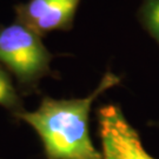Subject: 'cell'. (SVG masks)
Segmentation results:
<instances>
[{
	"label": "cell",
	"instance_id": "cell-2",
	"mask_svg": "<svg viewBox=\"0 0 159 159\" xmlns=\"http://www.w3.org/2000/svg\"><path fill=\"white\" fill-rule=\"evenodd\" d=\"M53 57L39 34L24 24L0 26V65L16 77L23 93L37 92L45 77H57L51 68Z\"/></svg>",
	"mask_w": 159,
	"mask_h": 159
},
{
	"label": "cell",
	"instance_id": "cell-7",
	"mask_svg": "<svg viewBox=\"0 0 159 159\" xmlns=\"http://www.w3.org/2000/svg\"><path fill=\"white\" fill-rule=\"evenodd\" d=\"M157 125H159V123H158V124H157Z\"/></svg>",
	"mask_w": 159,
	"mask_h": 159
},
{
	"label": "cell",
	"instance_id": "cell-4",
	"mask_svg": "<svg viewBox=\"0 0 159 159\" xmlns=\"http://www.w3.org/2000/svg\"><path fill=\"white\" fill-rule=\"evenodd\" d=\"M79 4L80 0H29L16 5V21L40 37L53 31H70Z\"/></svg>",
	"mask_w": 159,
	"mask_h": 159
},
{
	"label": "cell",
	"instance_id": "cell-3",
	"mask_svg": "<svg viewBox=\"0 0 159 159\" xmlns=\"http://www.w3.org/2000/svg\"><path fill=\"white\" fill-rule=\"evenodd\" d=\"M102 159H153L143 148L140 138L117 105L98 110Z\"/></svg>",
	"mask_w": 159,
	"mask_h": 159
},
{
	"label": "cell",
	"instance_id": "cell-6",
	"mask_svg": "<svg viewBox=\"0 0 159 159\" xmlns=\"http://www.w3.org/2000/svg\"><path fill=\"white\" fill-rule=\"evenodd\" d=\"M137 17L143 29L159 46V0H142Z\"/></svg>",
	"mask_w": 159,
	"mask_h": 159
},
{
	"label": "cell",
	"instance_id": "cell-5",
	"mask_svg": "<svg viewBox=\"0 0 159 159\" xmlns=\"http://www.w3.org/2000/svg\"><path fill=\"white\" fill-rule=\"evenodd\" d=\"M0 106L7 108L13 116L24 111L23 100L12 81L10 72L0 65Z\"/></svg>",
	"mask_w": 159,
	"mask_h": 159
},
{
	"label": "cell",
	"instance_id": "cell-1",
	"mask_svg": "<svg viewBox=\"0 0 159 159\" xmlns=\"http://www.w3.org/2000/svg\"><path fill=\"white\" fill-rule=\"evenodd\" d=\"M119 83L120 77L107 72L96 90L85 98L44 97L35 111L24 110L14 117L37 132L47 159H102L90 137V112L97 98Z\"/></svg>",
	"mask_w": 159,
	"mask_h": 159
}]
</instances>
